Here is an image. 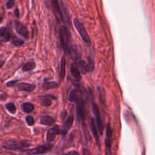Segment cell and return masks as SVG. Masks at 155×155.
Segmentation results:
<instances>
[{
	"instance_id": "cell-1",
	"label": "cell",
	"mask_w": 155,
	"mask_h": 155,
	"mask_svg": "<svg viewBox=\"0 0 155 155\" xmlns=\"http://www.w3.org/2000/svg\"><path fill=\"white\" fill-rule=\"evenodd\" d=\"M60 39L61 42L63 46V48L67 53H69L70 51V33L68 29L66 27L62 26L59 30Z\"/></svg>"
},
{
	"instance_id": "cell-2",
	"label": "cell",
	"mask_w": 155,
	"mask_h": 155,
	"mask_svg": "<svg viewBox=\"0 0 155 155\" xmlns=\"http://www.w3.org/2000/svg\"><path fill=\"white\" fill-rule=\"evenodd\" d=\"M30 146V144L27 141H10L5 142L2 145V147L6 150H14V151H24Z\"/></svg>"
},
{
	"instance_id": "cell-3",
	"label": "cell",
	"mask_w": 155,
	"mask_h": 155,
	"mask_svg": "<svg viewBox=\"0 0 155 155\" xmlns=\"http://www.w3.org/2000/svg\"><path fill=\"white\" fill-rule=\"evenodd\" d=\"M74 24L75 25L76 29L77 30V31L80 33V36L83 40V42L87 45L88 46H91V40L89 36V34L86 32V29L84 27V26L80 22V20H78L77 18H74Z\"/></svg>"
},
{
	"instance_id": "cell-4",
	"label": "cell",
	"mask_w": 155,
	"mask_h": 155,
	"mask_svg": "<svg viewBox=\"0 0 155 155\" xmlns=\"http://www.w3.org/2000/svg\"><path fill=\"white\" fill-rule=\"evenodd\" d=\"M75 102L76 103V115L79 120L83 121L86 118V114H85V107H84L83 101L82 99L80 96L77 98V99L76 100Z\"/></svg>"
},
{
	"instance_id": "cell-5",
	"label": "cell",
	"mask_w": 155,
	"mask_h": 155,
	"mask_svg": "<svg viewBox=\"0 0 155 155\" xmlns=\"http://www.w3.org/2000/svg\"><path fill=\"white\" fill-rule=\"evenodd\" d=\"M50 1H51V4H52V12H53V14L55 16L56 19L58 21H64L63 14H62L61 8H60L58 0H50Z\"/></svg>"
},
{
	"instance_id": "cell-6",
	"label": "cell",
	"mask_w": 155,
	"mask_h": 155,
	"mask_svg": "<svg viewBox=\"0 0 155 155\" xmlns=\"http://www.w3.org/2000/svg\"><path fill=\"white\" fill-rule=\"evenodd\" d=\"M93 112L94 114H95V117H96V123H97V126L99 129V132L101 133V135L103 134V130H104V125L103 122H102V117H101V113H100L99 108L97 106V104L95 103H93Z\"/></svg>"
},
{
	"instance_id": "cell-7",
	"label": "cell",
	"mask_w": 155,
	"mask_h": 155,
	"mask_svg": "<svg viewBox=\"0 0 155 155\" xmlns=\"http://www.w3.org/2000/svg\"><path fill=\"white\" fill-rule=\"evenodd\" d=\"M53 145L51 144H46V145H40L39 147L33 148V149L27 150V152L29 154H42L46 153L47 151H50L52 149Z\"/></svg>"
},
{
	"instance_id": "cell-8",
	"label": "cell",
	"mask_w": 155,
	"mask_h": 155,
	"mask_svg": "<svg viewBox=\"0 0 155 155\" xmlns=\"http://www.w3.org/2000/svg\"><path fill=\"white\" fill-rule=\"evenodd\" d=\"M12 38V32L8 27H0V42H7Z\"/></svg>"
},
{
	"instance_id": "cell-9",
	"label": "cell",
	"mask_w": 155,
	"mask_h": 155,
	"mask_svg": "<svg viewBox=\"0 0 155 155\" xmlns=\"http://www.w3.org/2000/svg\"><path fill=\"white\" fill-rule=\"evenodd\" d=\"M59 134H61V129H60L59 126L55 125V126H53L52 128L48 129V132H47V134H46L47 141H48V142L52 141L54 139H55L56 135H59Z\"/></svg>"
},
{
	"instance_id": "cell-10",
	"label": "cell",
	"mask_w": 155,
	"mask_h": 155,
	"mask_svg": "<svg viewBox=\"0 0 155 155\" xmlns=\"http://www.w3.org/2000/svg\"><path fill=\"white\" fill-rule=\"evenodd\" d=\"M15 29H16L17 33L20 34V36H22L25 39H28L29 38L28 30L24 24H22L19 21H15Z\"/></svg>"
},
{
	"instance_id": "cell-11",
	"label": "cell",
	"mask_w": 155,
	"mask_h": 155,
	"mask_svg": "<svg viewBox=\"0 0 155 155\" xmlns=\"http://www.w3.org/2000/svg\"><path fill=\"white\" fill-rule=\"evenodd\" d=\"M73 123H74V116L70 115L64 121V125H63V129L61 130V133L63 135L68 133V132L69 131V129L71 128L72 125H73Z\"/></svg>"
},
{
	"instance_id": "cell-12",
	"label": "cell",
	"mask_w": 155,
	"mask_h": 155,
	"mask_svg": "<svg viewBox=\"0 0 155 155\" xmlns=\"http://www.w3.org/2000/svg\"><path fill=\"white\" fill-rule=\"evenodd\" d=\"M18 89L20 91H32L35 89L36 86L30 83H20L18 85Z\"/></svg>"
},
{
	"instance_id": "cell-13",
	"label": "cell",
	"mask_w": 155,
	"mask_h": 155,
	"mask_svg": "<svg viewBox=\"0 0 155 155\" xmlns=\"http://www.w3.org/2000/svg\"><path fill=\"white\" fill-rule=\"evenodd\" d=\"M70 73H71L73 77H74L76 81H80V80H81L80 71L77 68L76 65H75V64H72L71 68H70Z\"/></svg>"
},
{
	"instance_id": "cell-14",
	"label": "cell",
	"mask_w": 155,
	"mask_h": 155,
	"mask_svg": "<svg viewBox=\"0 0 155 155\" xmlns=\"http://www.w3.org/2000/svg\"><path fill=\"white\" fill-rule=\"evenodd\" d=\"M76 67L79 69V70L83 72V74H86L89 70V64L85 61H83V60H81V61L78 62L77 64H76Z\"/></svg>"
},
{
	"instance_id": "cell-15",
	"label": "cell",
	"mask_w": 155,
	"mask_h": 155,
	"mask_svg": "<svg viewBox=\"0 0 155 155\" xmlns=\"http://www.w3.org/2000/svg\"><path fill=\"white\" fill-rule=\"evenodd\" d=\"M112 133H113V132H112V129L110 126V125L108 124L107 125V139H106L105 143H106V147L109 149L111 147V137H112Z\"/></svg>"
},
{
	"instance_id": "cell-16",
	"label": "cell",
	"mask_w": 155,
	"mask_h": 155,
	"mask_svg": "<svg viewBox=\"0 0 155 155\" xmlns=\"http://www.w3.org/2000/svg\"><path fill=\"white\" fill-rule=\"evenodd\" d=\"M91 131H92V133H93L94 136H95V139H96V143L99 145V137H98L97 126H96V122H95V119H94V118H91Z\"/></svg>"
},
{
	"instance_id": "cell-17",
	"label": "cell",
	"mask_w": 155,
	"mask_h": 155,
	"mask_svg": "<svg viewBox=\"0 0 155 155\" xmlns=\"http://www.w3.org/2000/svg\"><path fill=\"white\" fill-rule=\"evenodd\" d=\"M55 120L52 117H50V116H45L43 117L41 119V123H42V125H46V126H52L53 125L54 123H55Z\"/></svg>"
},
{
	"instance_id": "cell-18",
	"label": "cell",
	"mask_w": 155,
	"mask_h": 155,
	"mask_svg": "<svg viewBox=\"0 0 155 155\" xmlns=\"http://www.w3.org/2000/svg\"><path fill=\"white\" fill-rule=\"evenodd\" d=\"M58 86V84L56 82H48V80H45L43 83V89L45 90L51 89H55Z\"/></svg>"
},
{
	"instance_id": "cell-19",
	"label": "cell",
	"mask_w": 155,
	"mask_h": 155,
	"mask_svg": "<svg viewBox=\"0 0 155 155\" xmlns=\"http://www.w3.org/2000/svg\"><path fill=\"white\" fill-rule=\"evenodd\" d=\"M65 68H66V59L64 57H63L61 61V69H60L59 75L61 80H63L64 78V75H65Z\"/></svg>"
},
{
	"instance_id": "cell-20",
	"label": "cell",
	"mask_w": 155,
	"mask_h": 155,
	"mask_svg": "<svg viewBox=\"0 0 155 155\" xmlns=\"http://www.w3.org/2000/svg\"><path fill=\"white\" fill-rule=\"evenodd\" d=\"M21 107L23 111L25 112V113H30V112H32L34 109L33 104H32L31 103H29V102H26V103L23 104Z\"/></svg>"
},
{
	"instance_id": "cell-21",
	"label": "cell",
	"mask_w": 155,
	"mask_h": 155,
	"mask_svg": "<svg viewBox=\"0 0 155 155\" xmlns=\"http://www.w3.org/2000/svg\"><path fill=\"white\" fill-rule=\"evenodd\" d=\"M52 96H43V97L41 98V100H40V103L43 106H46V107H48L52 104V100L50 98Z\"/></svg>"
},
{
	"instance_id": "cell-22",
	"label": "cell",
	"mask_w": 155,
	"mask_h": 155,
	"mask_svg": "<svg viewBox=\"0 0 155 155\" xmlns=\"http://www.w3.org/2000/svg\"><path fill=\"white\" fill-rule=\"evenodd\" d=\"M36 68V64H35V62H28L27 64H24L23 66V68H22V70L24 72L26 71H30V70H32L33 69Z\"/></svg>"
},
{
	"instance_id": "cell-23",
	"label": "cell",
	"mask_w": 155,
	"mask_h": 155,
	"mask_svg": "<svg viewBox=\"0 0 155 155\" xmlns=\"http://www.w3.org/2000/svg\"><path fill=\"white\" fill-rule=\"evenodd\" d=\"M79 93H78V91L76 89L72 90L70 91V94L69 96V100L70 102H75L76 100L77 99V98L79 97Z\"/></svg>"
},
{
	"instance_id": "cell-24",
	"label": "cell",
	"mask_w": 155,
	"mask_h": 155,
	"mask_svg": "<svg viewBox=\"0 0 155 155\" xmlns=\"http://www.w3.org/2000/svg\"><path fill=\"white\" fill-rule=\"evenodd\" d=\"M12 43L15 46H20L24 43V42L17 36H13L12 39Z\"/></svg>"
},
{
	"instance_id": "cell-25",
	"label": "cell",
	"mask_w": 155,
	"mask_h": 155,
	"mask_svg": "<svg viewBox=\"0 0 155 155\" xmlns=\"http://www.w3.org/2000/svg\"><path fill=\"white\" fill-rule=\"evenodd\" d=\"M5 107L10 113H14L16 112V107H15L14 103H8L5 105Z\"/></svg>"
},
{
	"instance_id": "cell-26",
	"label": "cell",
	"mask_w": 155,
	"mask_h": 155,
	"mask_svg": "<svg viewBox=\"0 0 155 155\" xmlns=\"http://www.w3.org/2000/svg\"><path fill=\"white\" fill-rule=\"evenodd\" d=\"M26 121L29 126H33L34 123V119L31 116H27L26 117Z\"/></svg>"
},
{
	"instance_id": "cell-27",
	"label": "cell",
	"mask_w": 155,
	"mask_h": 155,
	"mask_svg": "<svg viewBox=\"0 0 155 155\" xmlns=\"http://www.w3.org/2000/svg\"><path fill=\"white\" fill-rule=\"evenodd\" d=\"M14 5V2H13V1H8V2H7V4H6L7 8H12Z\"/></svg>"
},
{
	"instance_id": "cell-28",
	"label": "cell",
	"mask_w": 155,
	"mask_h": 155,
	"mask_svg": "<svg viewBox=\"0 0 155 155\" xmlns=\"http://www.w3.org/2000/svg\"><path fill=\"white\" fill-rule=\"evenodd\" d=\"M17 81H10V82H8V83L6 84V86H12L13 85H14L15 83H16Z\"/></svg>"
},
{
	"instance_id": "cell-29",
	"label": "cell",
	"mask_w": 155,
	"mask_h": 155,
	"mask_svg": "<svg viewBox=\"0 0 155 155\" xmlns=\"http://www.w3.org/2000/svg\"><path fill=\"white\" fill-rule=\"evenodd\" d=\"M5 61L4 60H0V69L2 68V66L4 65Z\"/></svg>"
},
{
	"instance_id": "cell-30",
	"label": "cell",
	"mask_w": 155,
	"mask_h": 155,
	"mask_svg": "<svg viewBox=\"0 0 155 155\" xmlns=\"http://www.w3.org/2000/svg\"><path fill=\"white\" fill-rule=\"evenodd\" d=\"M68 154H79V153H78V152H76V151H70V152H68Z\"/></svg>"
},
{
	"instance_id": "cell-31",
	"label": "cell",
	"mask_w": 155,
	"mask_h": 155,
	"mask_svg": "<svg viewBox=\"0 0 155 155\" xmlns=\"http://www.w3.org/2000/svg\"><path fill=\"white\" fill-rule=\"evenodd\" d=\"M15 15H16V17H19V11H18V9L15 10Z\"/></svg>"
},
{
	"instance_id": "cell-32",
	"label": "cell",
	"mask_w": 155,
	"mask_h": 155,
	"mask_svg": "<svg viewBox=\"0 0 155 155\" xmlns=\"http://www.w3.org/2000/svg\"><path fill=\"white\" fill-rule=\"evenodd\" d=\"M2 20H3V18H2V16L0 14V23L2 21Z\"/></svg>"
},
{
	"instance_id": "cell-33",
	"label": "cell",
	"mask_w": 155,
	"mask_h": 155,
	"mask_svg": "<svg viewBox=\"0 0 155 155\" xmlns=\"http://www.w3.org/2000/svg\"><path fill=\"white\" fill-rule=\"evenodd\" d=\"M8 1H13V2H14V0H8Z\"/></svg>"
}]
</instances>
